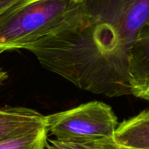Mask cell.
Masks as SVG:
<instances>
[{"label": "cell", "mask_w": 149, "mask_h": 149, "mask_svg": "<svg viewBox=\"0 0 149 149\" xmlns=\"http://www.w3.org/2000/svg\"><path fill=\"white\" fill-rule=\"evenodd\" d=\"M148 26L149 0H87L24 50L81 90L110 98L133 95L134 53Z\"/></svg>", "instance_id": "1"}, {"label": "cell", "mask_w": 149, "mask_h": 149, "mask_svg": "<svg viewBox=\"0 0 149 149\" xmlns=\"http://www.w3.org/2000/svg\"><path fill=\"white\" fill-rule=\"evenodd\" d=\"M79 3L22 0L0 14V54L26 46L58 28Z\"/></svg>", "instance_id": "2"}, {"label": "cell", "mask_w": 149, "mask_h": 149, "mask_svg": "<svg viewBox=\"0 0 149 149\" xmlns=\"http://www.w3.org/2000/svg\"><path fill=\"white\" fill-rule=\"evenodd\" d=\"M118 126L112 107L96 100L46 115L47 132L58 140L110 138Z\"/></svg>", "instance_id": "3"}, {"label": "cell", "mask_w": 149, "mask_h": 149, "mask_svg": "<svg viewBox=\"0 0 149 149\" xmlns=\"http://www.w3.org/2000/svg\"><path fill=\"white\" fill-rule=\"evenodd\" d=\"M46 128V116L37 110L21 107L0 108V142Z\"/></svg>", "instance_id": "4"}, {"label": "cell", "mask_w": 149, "mask_h": 149, "mask_svg": "<svg viewBox=\"0 0 149 149\" xmlns=\"http://www.w3.org/2000/svg\"><path fill=\"white\" fill-rule=\"evenodd\" d=\"M113 138L120 148L149 149V108L120 122Z\"/></svg>", "instance_id": "5"}, {"label": "cell", "mask_w": 149, "mask_h": 149, "mask_svg": "<svg viewBox=\"0 0 149 149\" xmlns=\"http://www.w3.org/2000/svg\"><path fill=\"white\" fill-rule=\"evenodd\" d=\"M131 79L133 95L149 102V27L136 45Z\"/></svg>", "instance_id": "6"}, {"label": "cell", "mask_w": 149, "mask_h": 149, "mask_svg": "<svg viewBox=\"0 0 149 149\" xmlns=\"http://www.w3.org/2000/svg\"><path fill=\"white\" fill-rule=\"evenodd\" d=\"M44 149H120L114 138L58 140L46 141Z\"/></svg>", "instance_id": "7"}, {"label": "cell", "mask_w": 149, "mask_h": 149, "mask_svg": "<svg viewBox=\"0 0 149 149\" xmlns=\"http://www.w3.org/2000/svg\"><path fill=\"white\" fill-rule=\"evenodd\" d=\"M46 128L22 137L0 142V149H44L47 141Z\"/></svg>", "instance_id": "8"}, {"label": "cell", "mask_w": 149, "mask_h": 149, "mask_svg": "<svg viewBox=\"0 0 149 149\" xmlns=\"http://www.w3.org/2000/svg\"><path fill=\"white\" fill-rule=\"evenodd\" d=\"M22 0H0V14Z\"/></svg>", "instance_id": "9"}, {"label": "cell", "mask_w": 149, "mask_h": 149, "mask_svg": "<svg viewBox=\"0 0 149 149\" xmlns=\"http://www.w3.org/2000/svg\"><path fill=\"white\" fill-rule=\"evenodd\" d=\"M7 78H8V74L0 68V86L7 79Z\"/></svg>", "instance_id": "10"}, {"label": "cell", "mask_w": 149, "mask_h": 149, "mask_svg": "<svg viewBox=\"0 0 149 149\" xmlns=\"http://www.w3.org/2000/svg\"><path fill=\"white\" fill-rule=\"evenodd\" d=\"M75 2H78V3H82V2H85V1H87V0H74Z\"/></svg>", "instance_id": "11"}, {"label": "cell", "mask_w": 149, "mask_h": 149, "mask_svg": "<svg viewBox=\"0 0 149 149\" xmlns=\"http://www.w3.org/2000/svg\"><path fill=\"white\" fill-rule=\"evenodd\" d=\"M120 148V147H119ZM120 149H127V148H120Z\"/></svg>", "instance_id": "12"}]
</instances>
